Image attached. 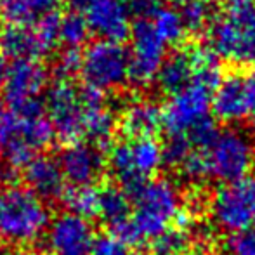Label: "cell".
<instances>
[{
    "instance_id": "6da1fadb",
    "label": "cell",
    "mask_w": 255,
    "mask_h": 255,
    "mask_svg": "<svg viewBox=\"0 0 255 255\" xmlns=\"http://www.w3.org/2000/svg\"><path fill=\"white\" fill-rule=\"evenodd\" d=\"M255 165V142L240 128H219L202 148H193L181 174L191 181H217L222 184L249 177Z\"/></svg>"
},
{
    "instance_id": "7a4b0ae2",
    "label": "cell",
    "mask_w": 255,
    "mask_h": 255,
    "mask_svg": "<svg viewBox=\"0 0 255 255\" xmlns=\"http://www.w3.org/2000/svg\"><path fill=\"white\" fill-rule=\"evenodd\" d=\"M132 203L130 217L115 236L130 245L153 242L177 221L181 214V193L167 179H149L128 193Z\"/></svg>"
},
{
    "instance_id": "3957f363",
    "label": "cell",
    "mask_w": 255,
    "mask_h": 255,
    "mask_svg": "<svg viewBox=\"0 0 255 255\" xmlns=\"http://www.w3.org/2000/svg\"><path fill=\"white\" fill-rule=\"evenodd\" d=\"M208 47L219 59L255 66V2L228 0L208 26Z\"/></svg>"
},
{
    "instance_id": "277c9868",
    "label": "cell",
    "mask_w": 255,
    "mask_h": 255,
    "mask_svg": "<svg viewBox=\"0 0 255 255\" xmlns=\"http://www.w3.org/2000/svg\"><path fill=\"white\" fill-rule=\"evenodd\" d=\"M51 224L47 203L30 188L9 186L0 191V238L9 245L28 247L42 238Z\"/></svg>"
},
{
    "instance_id": "5b68a950",
    "label": "cell",
    "mask_w": 255,
    "mask_h": 255,
    "mask_svg": "<svg viewBox=\"0 0 255 255\" xmlns=\"http://www.w3.org/2000/svg\"><path fill=\"white\" fill-rule=\"evenodd\" d=\"M61 12L52 10L30 26H0V57L10 61H40L52 54L59 42Z\"/></svg>"
},
{
    "instance_id": "8992f818",
    "label": "cell",
    "mask_w": 255,
    "mask_h": 255,
    "mask_svg": "<svg viewBox=\"0 0 255 255\" xmlns=\"http://www.w3.org/2000/svg\"><path fill=\"white\" fill-rule=\"evenodd\" d=\"M108 165L128 195L160 170L163 148L154 139H125L110 149Z\"/></svg>"
},
{
    "instance_id": "52a82bcc",
    "label": "cell",
    "mask_w": 255,
    "mask_h": 255,
    "mask_svg": "<svg viewBox=\"0 0 255 255\" xmlns=\"http://www.w3.org/2000/svg\"><path fill=\"white\" fill-rule=\"evenodd\" d=\"M78 75L87 89L103 94L117 91L128 82V51L117 42H92L82 54Z\"/></svg>"
},
{
    "instance_id": "ba28073f",
    "label": "cell",
    "mask_w": 255,
    "mask_h": 255,
    "mask_svg": "<svg viewBox=\"0 0 255 255\" xmlns=\"http://www.w3.org/2000/svg\"><path fill=\"white\" fill-rule=\"evenodd\" d=\"M210 215L221 231L231 236L255 228V179L221 184L210 202Z\"/></svg>"
},
{
    "instance_id": "9c48e42d",
    "label": "cell",
    "mask_w": 255,
    "mask_h": 255,
    "mask_svg": "<svg viewBox=\"0 0 255 255\" xmlns=\"http://www.w3.org/2000/svg\"><path fill=\"white\" fill-rule=\"evenodd\" d=\"M44 108L52 124L56 137L68 144L82 142L85 120V103L82 98V89L73 85L71 80L57 78L51 87H47Z\"/></svg>"
},
{
    "instance_id": "30bf717a",
    "label": "cell",
    "mask_w": 255,
    "mask_h": 255,
    "mask_svg": "<svg viewBox=\"0 0 255 255\" xmlns=\"http://www.w3.org/2000/svg\"><path fill=\"white\" fill-rule=\"evenodd\" d=\"M212 94L210 89L191 82L170 96L161 110V128L168 137H186L193 128L207 122L212 111Z\"/></svg>"
},
{
    "instance_id": "8fae6325",
    "label": "cell",
    "mask_w": 255,
    "mask_h": 255,
    "mask_svg": "<svg viewBox=\"0 0 255 255\" xmlns=\"http://www.w3.org/2000/svg\"><path fill=\"white\" fill-rule=\"evenodd\" d=\"M168 45L158 37L151 21H135L130 31L128 82L134 87H149L167 57Z\"/></svg>"
},
{
    "instance_id": "7c38bea8",
    "label": "cell",
    "mask_w": 255,
    "mask_h": 255,
    "mask_svg": "<svg viewBox=\"0 0 255 255\" xmlns=\"http://www.w3.org/2000/svg\"><path fill=\"white\" fill-rule=\"evenodd\" d=\"M47 68L40 61H12L7 66L2 87L7 110L21 113L42 106L44 101L40 96L47 89Z\"/></svg>"
},
{
    "instance_id": "4fadbf2b",
    "label": "cell",
    "mask_w": 255,
    "mask_h": 255,
    "mask_svg": "<svg viewBox=\"0 0 255 255\" xmlns=\"http://www.w3.org/2000/svg\"><path fill=\"white\" fill-rule=\"evenodd\" d=\"M84 17L99 40L122 44L130 37L132 16L125 0H84Z\"/></svg>"
},
{
    "instance_id": "5bb4252c",
    "label": "cell",
    "mask_w": 255,
    "mask_h": 255,
    "mask_svg": "<svg viewBox=\"0 0 255 255\" xmlns=\"http://www.w3.org/2000/svg\"><path fill=\"white\" fill-rule=\"evenodd\" d=\"M94 238L91 222L70 212L52 219L45 233L51 255H91Z\"/></svg>"
},
{
    "instance_id": "9a60e30c",
    "label": "cell",
    "mask_w": 255,
    "mask_h": 255,
    "mask_svg": "<svg viewBox=\"0 0 255 255\" xmlns=\"http://www.w3.org/2000/svg\"><path fill=\"white\" fill-rule=\"evenodd\" d=\"M212 113L224 124H238L250 113V92L242 71L224 75L212 94Z\"/></svg>"
},
{
    "instance_id": "2e32d148",
    "label": "cell",
    "mask_w": 255,
    "mask_h": 255,
    "mask_svg": "<svg viewBox=\"0 0 255 255\" xmlns=\"http://www.w3.org/2000/svg\"><path fill=\"white\" fill-rule=\"evenodd\" d=\"M57 163L66 182L73 188L92 186L99 179L104 167L101 149L89 142H73L61 151Z\"/></svg>"
},
{
    "instance_id": "e0dca14e",
    "label": "cell",
    "mask_w": 255,
    "mask_h": 255,
    "mask_svg": "<svg viewBox=\"0 0 255 255\" xmlns=\"http://www.w3.org/2000/svg\"><path fill=\"white\" fill-rule=\"evenodd\" d=\"M82 98L85 103V120H84V139L89 144H94L101 149L113 137L117 120L113 111L106 104V98L103 92L92 89H82Z\"/></svg>"
},
{
    "instance_id": "ac0fdd59",
    "label": "cell",
    "mask_w": 255,
    "mask_h": 255,
    "mask_svg": "<svg viewBox=\"0 0 255 255\" xmlns=\"http://www.w3.org/2000/svg\"><path fill=\"white\" fill-rule=\"evenodd\" d=\"M23 172L28 188L42 200H57L66 193V179L59 163L47 154H37Z\"/></svg>"
},
{
    "instance_id": "d6986e66",
    "label": "cell",
    "mask_w": 255,
    "mask_h": 255,
    "mask_svg": "<svg viewBox=\"0 0 255 255\" xmlns=\"http://www.w3.org/2000/svg\"><path fill=\"white\" fill-rule=\"evenodd\" d=\"M120 127L127 139H154L161 130V108L149 99L130 103L122 113Z\"/></svg>"
},
{
    "instance_id": "ffe728a7",
    "label": "cell",
    "mask_w": 255,
    "mask_h": 255,
    "mask_svg": "<svg viewBox=\"0 0 255 255\" xmlns=\"http://www.w3.org/2000/svg\"><path fill=\"white\" fill-rule=\"evenodd\" d=\"M14 115L17 118V132L14 141L24 142L35 153L49 148L52 144L56 134H54L52 124L49 120L47 113H45L44 104Z\"/></svg>"
},
{
    "instance_id": "44dd1931",
    "label": "cell",
    "mask_w": 255,
    "mask_h": 255,
    "mask_svg": "<svg viewBox=\"0 0 255 255\" xmlns=\"http://www.w3.org/2000/svg\"><path fill=\"white\" fill-rule=\"evenodd\" d=\"M154 82L160 91L168 96L177 94L179 91L188 87L193 82L191 47H181L175 49L172 54H167Z\"/></svg>"
},
{
    "instance_id": "7402d4cb",
    "label": "cell",
    "mask_w": 255,
    "mask_h": 255,
    "mask_svg": "<svg viewBox=\"0 0 255 255\" xmlns=\"http://www.w3.org/2000/svg\"><path fill=\"white\" fill-rule=\"evenodd\" d=\"M57 0H0V19L3 24H35L45 14L56 10Z\"/></svg>"
},
{
    "instance_id": "603a6c76",
    "label": "cell",
    "mask_w": 255,
    "mask_h": 255,
    "mask_svg": "<svg viewBox=\"0 0 255 255\" xmlns=\"http://www.w3.org/2000/svg\"><path fill=\"white\" fill-rule=\"evenodd\" d=\"M130 210V196L124 189L115 188V186L101 188V212H99V217L113 231H117L118 228H122L128 221Z\"/></svg>"
},
{
    "instance_id": "cb8c5ba5",
    "label": "cell",
    "mask_w": 255,
    "mask_h": 255,
    "mask_svg": "<svg viewBox=\"0 0 255 255\" xmlns=\"http://www.w3.org/2000/svg\"><path fill=\"white\" fill-rule=\"evenodd\" d=\"M191 247L189 221L184 214H179L175 228H170L151 242V255H186Z\"/></svg>"
},
{
    "instance_id": "d4e9b609",
    "label": "cell",
    "mask_w": 255,
    "mask_h": 255,
    "mask_svg": "<svg viewBox=\"0 0 255 255\" xmlns=\"http://www.w3.org/2000/svg\"><path fill=\"white\" fill-rule=\"evenodd\" d=\"M64 202H66L70 214L91 221L99 217L101 212V188L98 186H80V188H71L64 193Z\"/></svg>"
},
{
    "instance_id": "484cf974",
    "label": "cell",
    "mask_w": 255,
    "mask_h": 255,
    "mask_svg": "<svg viewBox=\"0 0 255 255\" xmlns=\"http://www.w3.org/2000/svg\"><path fill=\"white\" fill-rule=\"evenodd\" d=\"M186 31L189 33H200L205 28L210 26L214 19V3L212 0H182L179 2L177 9Z\"/></svg>"
},
{
    "instance_id": "4316f807",
    "label": "cell",
    "mask_w": 255,
    "mask_h": 255,
    "mask_svg": "<svg viewBox=\"0 0 255 255\" xmlns=\"http://www.w3.org/2000/svg\"><path fill=\"white\" fill-rule=\"evenodd\" d=\"M151 24H153L154 31L158 33V37L167 45L181 44L184 35L188 33L181 16H179L177 9H172V7H165V5L161 7L153 16Z\"/></svg>"
},
{
    "instance_id": "83f0119b",
    "label": "cell",
    "mask_w": 255,
    "mask_h": 255,
    "mask_svg": "<svg viewBox=\"0 0 255 255\" xmlns=\"http://www.w3.org/2000/svg\"><path fill=\"white\" fill-rule=\"evenodd\" d=\"M91 37V30L87 26L84 14L82 12H71L63 14L61 17V28H59V42L66 45V49H77L87 44Z\"/></svg>"
},
{
    "instance_id": "f1b7e54d",
    "label": "cell",
    "mask_w": 255,
    "mask_h": 255,
    "mask_svg": "<svg viewBox=\"0 0 255 255\" xmlns=\"http://www.w3.org/2000/svg\"><path fill=\"white\" fill-rule=\"evenodd\" d=\"M161 148H163V161L177 168L188 158V154L193 151L191 142L186 137H168V141Z\"/></svg>"
},
{
    "instance_id": "f546056e",
    "label": "cell",
    "mask_w": 255,
    "mask_h": 255,
    "mask_svg": "<svg viewBox=\"0 0 255 255\" xmlns=\"http://www.w3.org/2000/svg\"><path fill=\"white\" fill-rule=\"evenodd\" d=\"M91 255H132L130 247L115 235H101L94 238Z\"/></svg>"
},
{
    "instance_id": "4dcf8cb0",
    "label": "cell",
    "mask_w": 255,
    "mask_h": 255,
    "mask_svg": "<svg viewBox=\"0 0 255 255\" xmlns=\"http://www.w3.org/2000/svg\"><path fill=\"white\" fill-rule=\"evenodd\" d=\"M82 66V52L77 49H66L59 54L56 61V73L59 80H70L73 75L80 73Z\"/></svg>"
},
{
    "instance_id": "1f68e13d",
    "label": "cell",
    "mask_w": 255,
    "mask_h": 255,
    "mask_svg": "<svg viewBox=\"0 0 255 255\" xmlns=\"http://www.w3.org/2000/svg\"><path fill=\"white\" fill-rule=\"evenodd\" d=\"M125 3L135 21H151L154 14L163 7V0H125Z\"/></svg>"
},
{
    "instance_id": "d6a6232c",
    "label": "cell",
    "mask_w": 255,
    "mask_h": 255,
    "mask_svg": "<svg viewBox=\"0 0 255 255\" xmlns=\"http://www.w3.org/2000/svg\"><path fill=\"white\" fill-rule=\"evenodd\" d=\"M226 249H228V255H255V233L247 231L231 236Z\"/></svg>"
},
{
    "instance_id": "836d02e7",
    "label": "cell",
    "mask_w": 255,
    "mask_h": 255,
    "mask_svg": "<svg viewBox=\"0 0 255 255\" xmlns=\"http://www.w3.org/2000/svg\"><path fill=\"white\" fill-rule=\"evenodd\" d=\"M17 118L10 110L0 108V148H5L9 142L16 139Z\"/></svg>"
},
{
    "instance_id": "e575fe53",
    "label": "cell",
    "mask_w": 255,
    "mask_h": 255,
    "mask_svg": "<svg viewBox=\"0 0 255 255\" xmlns=\"http://www.w3.org/2000/svg\"><path fill=\"white\" fill-rule=\"evenodd\" d=\"M245 77H247V85H249V92H250V113H249V118H250V124H252L254 128H255V66L250 68V70L247 71Z\"/></svg>"
},
{
    "instance_id": "d590c367",
    "label": "cell",
    "mask_w": 255,
    "mask_h": 255,
    "mask_svg": "<svg viewBox=\"0 0 255 255\" xmlns=\"http://www.w3.org/2000/svg\"><path fill=\"white\" fill-rule=\"evenodd\" d=\"M0 255H23L16 249H0Z\"/></svg>"
},
{
    "instance_id": "8d00e7d4",
    "label": "cell",
    "mask_w": 255,
    "mask_h": 255,
    "mask_svg": "<svg viewBox=\"0 0 255 255\" xmlns=\"http://www.w3.org/2000/svg\"><path fill=\"white\" fill-rule=\"evenodd\" d=\"M64 2H73V3L75 2H82V3H84V0H64Z\"/></svg>"
},
{
    "instance_id": "74e56055",
    "label": "cell",
    "mask_w": 255,
    "mask_h": 255,
    "mask_svg": "<svg viewBox=\"0 0 255 255\" xmlns=\"http://www.w3.org/2000/svg\"><path fill=\"white\" fill-rule=\"evenodd\" d=\"M174 2H182V0H174Z\"/></svg>"
},
{
    "instance_id": "f35d334b",
    "label": "cell",
    "mask_w": 255,
    "mask_h": 255,
    "mask_svg": "<svg viewBox=\"0 0 255 255\" xmlns=\"http://www.w3.org/2000/svg\"><path fill=\"white\" fill-rule=\"evenodd\" d=\"M254 2H255V0H254Z\"/></svg>"
}]
</instances>
